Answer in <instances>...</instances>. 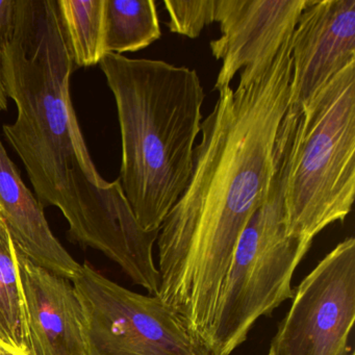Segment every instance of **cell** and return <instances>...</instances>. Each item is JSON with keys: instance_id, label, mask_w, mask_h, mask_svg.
I'll return each instance as SVG.
<instances>
[{"instance_id": "cell-1", "label": "cell", "mask_w": 355, "mask_h": 355, "mask_svg": "<svg viewBox=\"0 0 355 355\" xmlns=\"http://www.w3.org/2000/svg\"><path fill=\"white\" fill-rule=\"evenodd\" d=\"M292 36L277 55L244 68L201 123L194 169L159 228L157 296L209 348L239 239L267 194L280 125L290 105Z\"/></svg>"}, {"instance_id": "cell-2", "label": "cell", "mask_w": 355, "mask_h": 355, "mask_svg": "<svg viewBox=\"0 0 355 355\" xmlns=\"http://www.w3.org/2000/svg\"><path fill=\"white\" fill-rule=\"evenodd\" d=\"M76 68L58 0H15L1 74L17 118L3 125V135L43 209L63 214L70 240L101 251L135 284L157 294L159 230H143L119 178L107 182L95 167L70 96Z\"/></svg>"}, {"instance_id": "cell-3", "label": "cell", "mask_w": 355, "mask_h": 355, "mask_svg": "<svg viewBox=\"0 0 355 355\" xmlns=\"http://www.w3.org/2000/svg\"><path fill=\"white\" fill-rule=\"evenodd\" d=\"M99 66L117 107L122 190L141 227L159 230L194 169L205 99L200 78L184 66L115 53Z\"/></svg>"}, {"instance_id": "cell-4", "label": "cell", "mask_w": 355, "mask_h": 355, "mask_svg": "<svg viewBox=\"0 0 355 355\" xmlns=\"http://www.w3.org/2000/svg\"><path fill=\"white\" fill-rule=\"evenodd\" d=\"M300 115L288 110L278 132L265 199L239 239L211 327V355H232L261 317L292 300L293 276L313 241L290 234L284 189Z\"/></svg>"}, {"instance_id": "cell-5", "label": "cell", "mask_w": 355, "mask_h": 355, "mask_svg": "<svg viewBox=\"0 0 355 355\" xmlns=\"http://www.w3.org/2000/svg\"><path fill=\"white\" fill-rule=\"evenodd\" d=\"M355 194V62L302 110L284 189L288 232L313 239L352 211Z\"/></svg>"}, {"instance_id": "cell-6", "label": "cell", "mask_w": 355, "mask_h": 355, "mask_svg": "<svg viewBox=\"0 0 355 355\" xmlns=\"http://www.w3.org/2000/svg\"><path fill=\"white\" fill-rule=\"evenodd\" d=\"M87 355H211L157 295L128 290L88 261L71 280Z\"/></svg>"}, {"instance_id": "cell-7", "label": "cell", "mask_w": 355, "mask_h": 355, "mask_svg": "<svg viewBox=\"0 0 355 355\" xmlns=\"http://www.w3.org/2000/svg\"><path fill=\"white\" fill-rule=\"evenodd\" d=\"M355 321V240L338 243L294 290L267 355H340Z\"/></svg>"}, {"instance_id": "cell-8", "label": "cell", "mask_w": 355, "mask_h": 355, "mask_svg": "<svg viewBox=\"0 0 355 355\" xmlns=\"http://www.w3.org/2000/svg\"><path fill=\"white\" fill-rule=\"evenodd\" d=\"M291 49L288 109L301 114L334 76L355 62V0H307Z\"/></svg>"}, {"instance_id": "cell-9", "label": "cell", "mask_w": 355, "mask_h": 355, "mask_svg": "<svg viewBox=\"0 0 355 355\" xmlns=\"http://www.w3.org/2000/svg\"><path fill=\"white\" fill-rule=\"evenodd\" d=\"M306 5L307 0H217L221 36L209 46L222 65L214 89L219 92L240 70L275 57Z\"/></svg>"}, {"instance_id": "cell-10", "label": "cell", "mask_w": 355, "mask_h": 355, "mask_svg": "<svg viewBox=\"0 0 355 355\" xmlns=\"http://www.w3.org/2000/svg\"><path fill=\"white\" fill-rule=\"evenodd\" d=\"M15 249L26 355H87L82 307L71 282Z\"/></svg>"}, {"instance_id": "cell-11", "label": "cell", "mask_w": 355, "mask_h": 355, "mask_svg": "<svg viewBox=\"0 0 355 355\" xmlns=\"http://www.w3.org/2000/svg\"><path fill=\"white\" fill-rule=\"evenodd\" d=\"M0 217L16 248L33 263L71 282L80 265L49 227L44 209L26 186L0 140Z\"/></svg>"}, {"instance_id": "cell-12", "label": "cell", "mask_w": 355, "mask_h": 355, "mask_svg": "<svg viewBox=\"0 0 355 355\" xmlns=\"http://www.w3.org/2000/svg\"><path fill=\"white\" fill-rule=\"evenodd\" d=\"M153 0H105V55L136 53L161 38Z\"/></svg>"}, {"instance_id": "cell-13", "label": "cell", "mask_w": 355, "mask_h": 355, "mask_svg": "<svg viewBox=\"0 0 355 355\" xmlns=\"http://www.w3.org/2000/svg\"><path fill=\"white\" fill-rule=\"evenodd\" d=\"M0 347L26 355V322L16 249L0 217Z\"/></svg>"}, {"instance_id": "cell-14", "label": "cell", "mask_w": 355, "mask_h": 355, "mask_svg": "<svg viewBox=\"0 0 355 355\" xmlns=\"http://www.w3.org/2000/svg\"><path fill=\"white\" fill-rule=\"evenodd\" d=\"M58 3L76 68L97 65L105 55V0Z\"/></svg>"}, {"instance_id": "cell-15", "label": "cell", "mask_w": 355, "mask_h": 355, "mask_svg": "<svg viewBox=\"0 0 355 355\" xmlns=\"http://www.w3.org/2000/svg\"><path fill=\"white\" fill-rule=\"evenodd\" d=\"M164 6L169 15L167 28L180 36L198 38L205 28L216 22L217 0H165Z\"/></svg>"}, {"instance_id": "cell-16", "label": "cell", "mask_w": 355, "mask_h": 355, "mask_svg": "<svg viewBox=\"0 0 355 355\" xmlns=\"http://www.w3.org/2000/svg\"><path fill=\"white\" fill-rule=\"evenodd\" d=\"M15 0H0V114L8 111V98L3 86V74H1V57H3V45L13 19Z\"/></svg>"}, {"instance_id": "cell-17", "label": "cell", "mask_w": 355, "mask_h": 355, "mask_svg": "<svg viewBox=\"0 0 355 355\" xmlns=\"http://www.w3.org/2000/svg\"><path fill=\"white\" fill-rule=\"evenodd\" d=\"M0 355H26V354H22V353L13 352V351L8 350V349L3 348V347H0Z\"/></svg>"}, {"instance_id": "cell-18", "label": "cell", "mask_w": 355, "mask_h": 355, "mask_svg": "<svg viewBox=\"0 0 355 355\" xmlns=\"http://www.w3.org/2000/svg\"><path fill=\"white\" fill-rule=\"evenodd\" d=\"M348 354H349V349H348V350L345 351V352L342 353V354H340V355H348Z\"/></svg>"}, {"instance_id": "cell-19", "label": "cell", "mask_w": 355, "mask_h": 355, "mask_svg": "<svg viewBox=\"0 0 355 355\" xmlns=\"http://www.w3.org/2000/svg\"><path fill=\"white\" fill-rule=\"evenodd\" d=\"M350 355H355V354H354V353H351V354H350Z\"/></svg>"}]
</instances>
